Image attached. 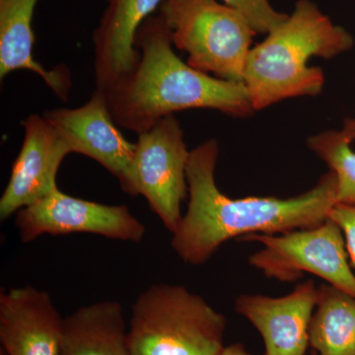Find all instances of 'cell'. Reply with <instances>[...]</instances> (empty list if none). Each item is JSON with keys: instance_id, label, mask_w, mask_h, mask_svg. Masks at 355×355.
I'll return each instance as SVG.
<instances>
[{"instance_id": "52a82bcc", "label": "cell", "mask_w": 355, "mask_h": 355, "mask_svg": "<svg viewBox=\"0 0 355 355\" xmlns=\"http://www.w3.org/2000/svg\"><path fill=\"white\" fill-rule=\"evenodd\" d=\"M239 240L263 245L250 257L249 263L268 279L294 282L311 273L355 298V275L345 237L331 219L315 227L282 234H251Z\"/></svg>"}, {"instance_id": "ba28073f", "label": "cell", "mask_w": 355, "mask_h": 355, "mask_svg": "<svg viewBox=\"0 0 355 355\" xmlns=\"http://www.w3.org/2000/svg\"><path fill=\"white\" fill-rule=\"evenodd\" d=\"M15 225L21 241L24 243L34 241L42 235L72 233L139 243L146 232V226L127 205L91 202L67 195L60 189L19 210L16 214Z\"/></svg>"}, {"instance_id": "44dd1931", "label": "cell", "mask_w": 355, "mask_h": 355, "mask_svg": "<svg viewBox=\"0 0 355 355\" xmlns=\"http://www.w3.org/2000/svg\"><path fill=\"white\" fill-rule=\"evenodd\" d=\"M0 355H6V352H3V350H0Z\"/></svg>"}, {"instance_id": "4fadbf2b", "label": "cell", "mask_w": 355, "mask_h": 355, "mask_svg": "<svg viewBox=\"0 0 355 355\" xmlns=\"http://www.w3.org/2000/svg\"><path fill=\"white\" fill-rule=\"evenodd\" d=\"M164 0H106L107 6L93 33L97 89L105 90L130 71L139 60L135 38Z\"/></svg>"}, {"instance_id": "e0dca14e", "label": "cell", "mask_w": 355, "mask_h": 355, "mask_svg": "<svg viewBox=\"0 0 355 355\" xmlns=\"http://www.w3.org/2000/svg\"><path fill=\"white\" fill-rule=\"evenodd\" d=\"M355 123L345 119L340 130H328L311 135L308 148L326 163L336 178V203L355 205Z\"/></svg>"}, {"instance_id": "7402d4cb", "label": "cell", "mask_w": 355, "mask_h": 355, "mask_svg": "<svg viewBox=\"0 0 355 355\" xmlns=\"http://www.w3.org/2000/svg\"><path fill=\"white\" fill-rule=\"evenodd\" d=\"M352 121H354V123H355V116H354V118H352Z\"/></svg>"}, {"instance_id": "7a4b0ae2", "label": "cell", "mask_w": 355, "mask_h": 355, "mask_svg": "<svg viewBox=\"0 0 355 355\" xmlns=\"http://www.w3.org/2000/svg\"><path fill=\"white\" fill-rule=\"evenodd\" d=\"M135 46L139 58L135 69L103 90L119 127L139 135L165 116L195 109L231 118L253 116L245 84L217 78L183 62L158 14L140 26Z\"/></svg>"}, {"instance_id": "9a60e30c", "label": "cell", "mask_w": 355, "mask_h": 355, "mask_svg": "<svg viewBox=\"0 0 355 355\" xmlns=\"http://www.w3.org/2000/svg\"><path fill=\"white\" fill-rule=\"evenodd\" d=\"M60 355H132L123 306L100 301L65 317Z\"/></svg>"}, {"instance_id": "ac0fdd59", "label": "cell", "mask_w": 355, "mask_h": 355, "mask_svg": "<svg viewBox=\"0 0 355 355\" xmlns=\"http://www.w3.org/2000/svg\"><path fill=\"white\" fill-rule=\"evenodd\" d=\"M241 14L257 34H266L277 29L288 14L275 10L270 0H220Z\"/></svg>"}, {"instance_id": "277c9868", "label": "cell", "mask_w": 355, "mask_h": 355, "mask_svg": "<svg viewBox=\"0 0 355 355\" xmlns=\"http://www.w3.org/2000/svg\"><path fill=\"white\" fill-rule=\"evenodd\" d=\"M227 320L179 284H153L139 294L128 327L132 355H217Z\"/></svg>"}, {"instance_id": "5b68a950", "label": "cell", "mask_w": 355, "mask_h": 355, "mask_svg": "<svg viewBox=\"0 0 355 355\" xmlns=\"http://www.w3.org/2000/svg\"><path fill=\"white\" fill-rule=\"evenodd\" d=\"M158 15L174 48L193 69L223 80L243 83L257 33L232 7L218 0H164Z\"/></svg>"}, {"instance_id": "6da1fadb", "label": "cell", "mask_w": 355, "mask_h": 355, "mask_svg": "<svg viewBox=\"0 0 355 355\" xmlns=\"http://www.w3.org/2000/svg\"><path fill=\"white\" fill-rule=\"evenodd\" d=\"M218 155L216 139L191 150L188 209L171 240L175 253L188 265H202L234 238L315 227L328 219L336 203V178L331 170L309 191L294 197H228L216 182Z\"/></svg>"}, {"instance_id": "ffe728a7", "label": "cell", "mask_w": 355, "mask_h": 355, "mask_svg": "<svg viewBox=\"0 0 355 355\" xmlns=\"http://www.w3.org/2000/svg\"><path fill=\"white\" fill-rule=\"evenodd\" d=\"M217 355H254L248 352L245 349L244 345L241 343H234V345H228V347H224L223 349L221 350ZM266 355V354H263Z\"/></svg>"}, {"instance_id": "30bf717a", "label": "cell", "mask_w": 355, "mask_h": 355, "mask_svg": "<svg viewBox=\"0 0 355 355\" xmlns=\"http://www.w3.org/2000/svg\"><path fill=\"white\" fill-rule=\"evenodd\" d=\"M69 147L70 153L93 159L118 179L127 174L135 153L114 123L104 91L96 88L78 108L50 110L44 114Z\"/></svg>"}, {"instance_id": "3957f363", "label": "cell", "mask_w": 355, "mask_h": 355, "mask_svg": "<svg viewBox=\"0 0 355 355\" xmlns=\"http://www.w3.org/2000/svg\"><path fill=\"white\" fill-rule=\"evenodd\" d=\"M354 46V36L335 24L315 2L298 0L286 20L248 55L243 83L254 112L291 98L321 94L324 71L309 67L311 58L331 60Z\"/></svg>"}, {"instance_id": "2e32d148", "label": "cell", "mask_w": 355, "mask_h": 355, "mask_svg": "<svg viewBox=\"0 0 355 355\" xmlns=\"http://www.w3.org/2000/svg\"><path fill=\"white\" fill-rule=\"evenodd\" d=\"M309 345L317 355H355V298L329 284L318 286Z\"/></svg>"}, {"instance_id": "9c48e42d", "label": "cell", "mask_w": 355, "mask_h": 355, "mask_svg": "<svg viewBox=\"0 0 355 355\" xmlns=\"http://www.w3.org/2000/svg\"><path fill=\"white\" fill-rule=\"evenodd\" d=\"M22 125V146L0 198L1 221L57 190L58 170L70 154L69 147L44 116L31 114Z\"/></svg>"}, {"instance_id": "8992f818", "label": "cell", "mask_w": 355, "mask_h": 355, "mask_svg": "<svg viewBox=\"0 0 355 355\" xmlns=\"http://www.w3.org/2000/svg\"><path fill=\"white\" fill-rule=\"evenodd\" d=\"M191 150L174 114L139 133L121 190L141 196L168 231L176 230L183 214L182 202L189 195L187 169Z\"/></svg>"}, {"instance_id": "8fae6325", "label": "cell", "mask_w": 355, "mask_h": 355, "mask_svg": "<svg viewBox=\"0 0 355 355\" xmlns=\"http://www.w3.org/2000/svg\"><path fill=\"white\" fill-rule=\"evenodd\" d=\"M317 298L318 287L307 279L282 297L241 294L235 310L260 333L266 355H305Z\"/></svg>"}, {"instance_id": "5bb4252c", "label": "cell", "mask_w": 355, "mask_h": 355, "mask_svg": "<svg viewBox=\"0 0 355 355\" xmlns=\"http://www.w3.org/2000/svg\"><path fill=\"white\" fill-rule=\"evenodd\" d=\"M38 0H0V77L16 70L37 74L58 98L67 100L71 78L67 67L46 69L33 55V16Z\"/></svg>"}, {"instance_id": "603a6c76", "label": "cell", "mask_w": 355, "mask_h": 355, "mask_svg": "<svg viewBox=\"0 0 355 355\" xmlns=\"http://www.w3.org/2000/svg\"><path fill=\"white\" fill-rule=\"evenodd\" d=\"M312 355H317L316 352H314V354H313Z\"/></svg>"}, {"instance_id": "7c38bea8", "label": "cell", "mask_w": 355, "mask_h": 355, "mask_svg": "<svg viewBox=\"0 0 355 355\" xmlns=\"http://www.w3.org/2000/svg\"><path fill=\"white\" fill-rule=\"evenodd\" d=\"M64 322L46 291L25 286L0 293V342L6 355H60Z\"/></svg>"}, {"instance_id": "d6986e66", "label": "cell", "mask_w": 355, "mask_h": 355, "mask_svg": "<svg viewBox=\"0 0 355 355\" xmlns=\"http://www.w3.org/2000/svg\"><path fill=\"white\" fill-rule=\"evenodd\" d=\"M328 218L335 222L342 230L347 254L355 270V205L336 203Z\"/></svg>"}]
</instances>
